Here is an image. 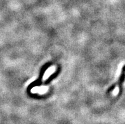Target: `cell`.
Masks as SVG:
<instances>
[{"instance_id":"6da1fadb","label":"cell","mask_w":125,"mask_h":124,"mask_svg":"<svg viewBox=\"0 0 125 124\" xmlns=\"http://www.w3.org/2000/svg\"><path fill=\"white\" fill-rule=\"evenodd\" d=\"M125 65L122 68V70H121V72L120 77L119 78V80L117 81V83H116L115 84L116 86H119V94L121 93V91H122V86H123V84L125 82Z\"/></svg>"}]
</instances>
